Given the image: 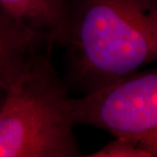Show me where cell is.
Segmentation results:
<instances>
[{"label": "cell", "mask_w": 157, "mask_h": 157, "mask_svg": "<svg viewBox=\"0 0 157 157\" xmlns=\"http://www.w3.org/2000/svg\"><path fill=\"white\" fill-rule=\"evenodd\" d=\"M0 6L44 35L53 45L63 47L70 0H0Z\"/></svg>", "instance_id": "5"}, {"label": "cell", "mask_w": 157, "mask_h": 157, "mask_svg": "<svg viewBox=\"0 0 157 157\" xmlns=\"http://www.w3.org/2000/svg\"><path fill=\"white\" fill-rule=\"evenodd\" d=\"M51 48L32 59L0 97V157H78L70 89L51 59Z\"/></svg>", "instance_id": "2"}, {"label": "cell", "mask_w": 157, "mask_h": 157, "mask_svg": "<svg viewBox=\"0 0 157 157\" xmlns=\"http://www.w3.org/2000/svg\"><path fill=\"white\" fill-rule=\"evenodd\" d=\"M89 157H150L149 152L139 143L121 137H114Z\"/></svg>", "instance_id": "6"}, {"label": "cell", "mask_w": 157, "mask_h": 157, "mask_svg": "<svg viewBox=\"0 0 157 157\" xmlns=\"http://www.w3.org/2000/svg\"><path fill=\"white\" fill-rule=\"evenodd\" d=\"M54 45L0 6V94L8 90L37 53Z\"/></svg>", "instance_id": "4"}, {"label": "cell", "mask_w": 157, "mask_h": 157, "mask_svg": "<svg viewBox=\"0 0 157 157\" xmlns=\"http://www.w3.org/2000/svg\"><path fill=\"white\" fill-rule=\"evenodd\" d=\"M62 78L94 92L157 62V0H70Z\"/></svg>", "instance_id": "1"}, {"label": "cell", "mask_w": 157, "mask_h": 157, "mask_svg": "<svg viewBox=\"0 0 157 157\" xmlns=\"http://www.w3.org/2000/svg\"><path fill=\"white\" fill-rule=\"evenodd\" d=\"M75 124L133 140L157 157V67L139 70L94 92L71 97Z\"/></svg>", "instance_id": "3"}]
</instances>
